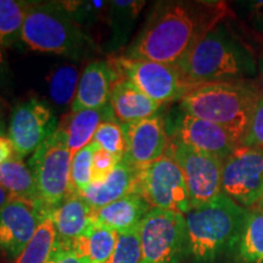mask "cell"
Here are the masks:
<instances>
[{
  "label": "cell",
  "mask_w": 263,
  "mask_h": 263,
  "mask_svg": "<svg viewBox=\"0 0 263 263\" xmlns=\"http://www.w3.org/2000/svg\"><path fill=\"white\" fill-rule=\"evenodd\" d=\"M228 14V6L222 2H160L123 55L178 66Z\"/></svg>",
  "instance_id": "obj_1"
},
{
  "label": "cell",
  "mask_w": 263,
  "mask_h": 263,
  "mask_svg": "<svg viewBox=\"0 0 263 263\" xmlns=\"http://www.w3.org/2000/svg\"><path fill=\"white\" fill-rule=\"evenodd\" d=\"M178 68L192 87L210 83H236L254 78L258 66L254 54L224 21L194 45Z\"/></svg>",
  "instance_id": "obj_2"
},
{
  "label": "cell",
  "mask_w": 263,
  "mask_h": 263,
  "mask_svg": "<svg viewBox=\"0 0 263 263\" xmlns=\"http://www.w3.org/2000/svg\"><path fill=\"white\" fill-rule=\"evenodd\" d=\"M248 211L224 194L184 215L186 257L192 263H216L233 254Z\"/></svg>",
  "instance_id": "obj_3"
},
{
  "label": "cell",
  "mask_w": 263,
  "mask_h": 263,
  "mask_svg": "<svg viewBox=\"0 0 263 263\" xmlns=\"http://www.w3.org/2000/svg\"><path fill=\"white\" fill-rule=\"evenodd\" d=\"M259 91L245 82L194 87L180 100V110L232 132L242 145Z\"/></svg>",
  "instance_id": "obj_4"
},
{
  "label": "cell",
  "mask_w": 263,
  "mask_h": 263,
  "mask_svg": "<svg viewBox=\"0 0 263 263\" xmlns=\"http://www.w3.org/2000/svg\"><path fill=\"white\" fill-rule=\"evenodd\" d=\"M21 41L34 51L52 52L73 60L85 58L95 47L93 38L68 14L62 3L31 4Z\"/></svg>",
  "instance_id": "obj_5"
},
{
  "label": "cell",
  "mask_w": 263,
  "mask_h": 263,
  "mask_svg": "<svg viewBox=\"0 0 263 263\" xmlns=\"http://www.w3.org/2000/svg\"><path fill=\"white\" fill-rule=\"evenodd\" d=\"M71 161L67 134L60 126L28 161L39 201L48 211L57 209L70 193Z\"/></svg>",
  "instance_id": "obj_6"
},
{
  "label": "cell",
  "mask_w": 263,
  "mask_h": 263,
  "mask_svg": "<svg viewBox=\"0 0 263 263\" xmlns=\"http://www.w3.org/2000/svg\"><path fill=\"white\" fill-rule=\"evenodd\" d=\"M141 263H180L186 257L184 215L153 209L139 226Z\"/></svg>",
  "instance_id": "obj_7"
},
{
  "label": "cell",
  "mask_w": 263,
  "mask_h": 263,
  "mask_svg": "<svg viewBox=\"0 0 263 263\" xmlns=\"http://www.w3.org/2000/svg\"><path fill=\"white\" fill-rule=\"evenodd\" d=\"M118 74L136 84L151 100L159 104L182 100L193 89L178 66L130 59L121 55L108 59Z\"/></svg>",
  "instance_id": "obj_8"
},
{
  "label": "cell",
  "mask_w": 263,
  "mask_h": 263,
  "mask_svg": "<svg viewBox=\"0 0 263 263\" xmlns=\"http://www.w3.org/2000/svg\"><path fill=\"white\" fill-rule=\"evenodd\" d=\"M137 193L151 209L185 215L190 210L188 186L182 170L172 157L164 155L139 168Z\"/></svg>",
  "instance_id": "obj_9"
},
{
  "label": "cell",
  "mask_w": 263,
  "mask_h": 263,
  "mask_svg": "<svg viewBox=\"0 0 263 263\" xmlns=\"http://www.w3.org/2000/svg\"><path fill=\"white\" fill-rule=\"evenodd\" d=\"M166 155L182 170L188 186L190 209L202 206L222 195V161L170 139Z\"/></svg>",
  "instance_id": "obj_10"
},
{
  "label": "cell",
  "mask_w": 263,
  "mask_h": 263,
  "mask_svg": "<svg viewBox=\"0 0 263 263\" xmlns=\"http://www.w3.org/2000/svg\"><path fill=\"white\" fill-rule=\"evenodd\" d=\"M58 116L50 105L38 98L21 101L14 107L8 127V138L16 154L32 156L59 129Z\"/></svg>",
  "instance_id": "obj_11"
},
{
  "label": "cell",
  "mask_w": 263,
  "mask_h": 263,
  "mask_svg": "<svg viewBox=\"0 0 263 263\" xmlns=\"http://www.w3.org/2000/svg\"><path fill=\"white\" fill-rule=\"evenodd\" d=\"M222 192L239 205L259 201L263 195V151L236 147L222 162Z\"/></svg>",
  "instance_id": "obj_12"
},
{
  "label": "cell",
  "mask_w": 263,
  "mask_h": 263,
  "mask_svg": "<svg viewBox=\"0 0 263 263\" xmlns=\"http://www.w3.org/2000/svg\"><path fill=\"white\" fill-rule=\"evenodd\" d=\"M170 139L185 144L200 153L224 161L241 144L227 128L183 112L166 122Z\"/></svg>",
  "instance_id": "obj_13"
},
{
  "label": "cell",
  "mask_w": 263,
  "mask_h": 263,
  "mask_svg": "<svg viewBox=\"0 0 263 263\" xmlns=\"http://www.w3.org/2000/svg\"><path fill=\"white\" fill-rule=\"evenodd\" d=\"M48 210L41 202L14 199L0 209V251L15 261L37 232Z\"/></svg>",
  "instance_id": "obj_14"
},
{
  "label": "cell",
  "mask_w": 263,
  "mask_h": 263,
  "mask_svg": "<svg viewBox=\"0 0 263 263\" xmlns=\"http://www.w3.org/2000/svg\"><path fill=\"white\" fill-rule=\"evenodd\" d=\"M122 126L127 141L123 160L132 166L140 168L155 162L166 154L170 137L166 121L160 115Z\"/></svg>",
  "instance_id": "obj_15"
},
{
  "label": "cell",
  "mask_w": 263,
  "mask_h": 263,
  "mask_svg": "<svg viewBox=\"0 0 263 263\" xmlns=\"http://www.w3.org/2000/svg\"><path fill=\"white\" fill-rule=\"evenodd\" d=\"M118 72L110 60H95L82 72L71 114L87 108H100L110 104L111 90Z\"/></svg>",
  "instance_id": "obj_16"
},
{
  "label": "cell",
  "mask_w": 263,
  "mask_h": 263,
  "mask_svg": "<svg viewBox=\"0 0 263 263\" xmlns=\"http://www.w3.org/2000/svg\"><path fill=\"white\" fill-rule=\"evenodd\" d=\"M110 105L121 124L136 123L155 116L161 107V104L151 100L136 84L120 74L112 85Z\"/></svg>",
  "instance_id": "obj_17"
},
{
  "label": "cell",
  "mask_w": 263,
  "mask_h": 263,
  "mask_svg": "<svg viewBox=\"0 0 263 263\" xmlns=\"http://www.w3.org/2000/svg\"><path fill=\"white\" fill-rule=\"evenodd\" d=\"M55 224L59 246L71 248L91 224L93 209L77 192H70L57 209L49 211Z\"/></svg>",
  "instance_id": "obj_18"
},
{
  "label": "cell",
  "mask_w": 263,
  "mask_h": 263,
  "mask_svg": "<svg viewBox=\"0 0 263 263\" xmlns=\"http://www.w3.org/2000/svg\"><path fill=\"white\" fill-rule=\"evenodd\" d=\"M151 210V206L140 194L132 193L93 211L91 223L106 227L121 234L139 228L144 217Z\"/></svg>",
  "instance_id": "obj_19"
},
{
  "label": "cell",
  "mask_w": 263,
  "mask_h": 263,
  "mask_svg": "<svg viewBox=\"0 0 263 263\" xmlns=\"http://www.w3.org/2000/svg\"><path fill=\"white\" fill-rule=\"evenodd\" d=\"M139 168L132 166L123 159L118 162L114 172L103 183L93 184L78 194L83 197L93 211L122 199L128 194L137 193Z\"/></svg>",
  "instance_id": "obj_20"
},
{
  "label": "cell",
  "mask_w": 263,
  "mask_h": 263,
  "mask_svg": "<svg viewBox=\"0 0 263 263\" xmlns=\"http://www.w3.org/2000/svg\"><path fill=\"white\" fill-rule=\"evenodd\" d=\"M116 121L111 105L100 108H87L71 114L65 124H60L67 134L68 147L72 155L93 143L98 128L105 122Z\"/></svg>",
  "instance_id": "obj_21"
},
{
  "label": "cell",
  "mask_w": 263,
  "mask_h": 263,
  "mask_svg": "<svg viewBox=\"0 0 263 263\" xmlns=\"http://www.w3.org/2000/svg\"><path fill=\"white\" fill-rule=\"evenodd\" d=\"M118 233L91 223L71 249L84 263H106L117 245Z\"/></svg>",
  "instance_id": "obj_22"
},
{
  "label": "cell",
  "mask_w": 263,
  "mask_h": 263,
  "mask_svg": "<svg viewBox=\"0 0 263 263\" xmlns=\"http://www.w3.org/2000/svg\"><path fill=\"white\" fill-rule=\"evenodd\" d=\"M144 4V2L136 0H115L108 3L106 17L111 29V38L107 42L108 51H115L124 45Z\"/></svg>",
  "instance_id": "obj_23"
},
{
  "label": "cell",
  "mask_w": 263,
  "mask_h": 263,
  "mask_svg": "<svg viewBox=\"0 0 263 263\" xmlns=\"http://www.w3.org/2000/svg\"><path fill=\"white\" fill-rule=\"evenodd\" d=\"M0 185L16 199L41 202L32 171L18 155L0 163Z\"/></svg>",
  "instance_id": "obj_24"
},
{
  "label": "cell",
  "mask_w": 263,
  "mask_h": 263,
  "mask_svg": "<svg viewBox=\"0 0 263 263\" xmlns=\"http://www.w3.org/2000/svg\"><path fill=\"white\" fill-rule=\"evenodd\" d=\"M233 254L240 263H263V210L248 212Z\"/></svg>",
  "instance_id": "obj_25"
},
{
  "label": "cell",
  "mask_w": 263,
  "mask_h": 263,
  "mask_svg": "<svg viewBox=\"0 0 263 263\" xmlns=\"http://www.w3.org/2000/svg\"><path fill=\"white\" fill-rule=\"evenodd\" d=\"M81 73L77 66L61 65L55 67L48 77V95L52 104L60 110L73 104L80 84Z\"/></svg>",
  "instance_id": "obj_26"
},
{
  "label": "cell",
  "mask_w": 263,
  "mask_h": 263,
  "mask_svg": "<svg viewBox=\"0 0 263 263\" xmlns=\"http://www.w3.org/2000/svg\"><path fill=\"white\" fill-rule=\"evenodd\" d=\"M58 235L49 211L43 217L37 232L15 263H47L57 248Z\"/></svg>",
  "instance_id": "obj_27"
},
{
  "label": "cell",
  "mask_w": 263,
  "mask_h": 263,
  "mask_svg": "<svg viewBox=\"0 0 263 263\" xmlns=\"http://www.w3.org/2000/svg\"><path fill=\"white\" fill-rule=\"evenodd\" d=\"M29 6L31 3L0 0V47H10L21 39Z\"/></svg>",
  "instance_id": "obj_28"
},
{
  "label": "cell",
  "mask_w": 263,
  "mask_h": 263,
  "mask_svg": "<svg viewBox=\"0 0 263 263\" xmlns=\"http://www.w3.org/2000/svg\"><path fill=\"white\" fill-rule=\"evenodd\" d=\"M99 146L91 143L72 155L70 192L80 193L91 184L93 157Z\"/></svg>",
  "instance_id": "obj_29"
},
{
  "label": "cell",
  "mask_w": 263,
  "mask_h": 263,
  "mask_svg": "<svg viewBox=\"0 0 263 263\" xmlns=\"http://www.w3.org/2000/svg\"><path fill=\"white\" fill-rule=\"evenodd\" d=\"M93 143L97 144L99 149L106 151L117 159L122 160L126 154L127 141L123 126L117 121L105 122L98 128L93 138Z\"/></svg>",
  "instance_id": "obj_30"
},
{
  "label": "cell",
  "mask_w": 263,
  "mask_h": 263,
  "mask_svg": "<svg viewBox=\"0 0 263 263\" xmlns=\"http://www.w3.org/2000/svg\"><path fill=\"white\" fill-rule=\"evenodd\" d=\"M106 263H141L139 228L118 234L116 248Z\"/></svg>",
  "instance_id": "obj_31"
},
{
  "label": "cell",
  "mask_w": 263,
  "mask_h": 263,
  "mask_svg": "<svg viewBox=\"0 0 263 263\" xmlns=\"http://www.w3.org/2000/svg\"><path fill=\"white\" fill-rule=\"evenodd\" d=\"M242 146L263 151V98L259 94Z\"/></svg>",
  "instance_id": "obj_32"
},
{
  "label": "cell",
  "mask_w": 263,
  "mask_h": 263,
  "mask_svg": "<svg viewBox=\"0 0 263 263\" xmlns=\"http://www.w3.org/2000/svg\"><path fill=\"white\" fill-rule=\"evenodd\" d=\"M120 159L111 155L106 151L98 149L93 157V171H91V183H103L105 179L114 172L120 162Z\"/></svg>",
  "instance_id": "obj_33"
},
{
  "label": "cell",
  "mask_w": 263,
  "mask_h": 263,
  "mask_svg": "<svg viewBox=\"0 0 263 263\" xmlns=\"http://www.w3.org/2000/svg\"><path fill=\"white\" fill-rule=\"evenodd\" d=\"M47 263H84L71 248L57 245Z\"/></svg>",
  "instance_id": "obj_34"
},
{
  "label": "cell",
  "mask_w": 263,
  "mask_h": 263,
  "mask_svg": "<svg viewBox=\"0 0 263 263\" xmlns=\"http://www.w3.org/2000/svg\"><path fill=\"white\" fill-rule=\"evenodd\" d=\"M15 155H17V154H16L9 138L6 136L0 137V163L5 162V161L10 160Z\"/></svg>",
  "instance_id": "obj_35"
},
{
  "label": "cell",
  "mask_w": 263,
  "mask_h": 263,
  "mask_svg": "<svg viewBox=\"0 0 263 263\" xmlns=\"http://www.w3.org/2000/svg\"><path fill=\"white\" fill-rule=\"evenodd\" d=\"M9 73L10 72H9L8 61H6L4 51H3L2 47H0V87H3V85L8 82Z\"/></svg>",
  "instance_id": "obj_36"
},
{
  "label": "cell",
  "mask_w": 263,
  "mask_h": 263,
  "mask_svg": "<svg viewBox=\"0 0 263 263\" xmlns=\"http://www.w3.org/2000/svg\"><path fill=\"white\" fill-rule=\"evenodd\" d=\"M250 14L254 16V18L259 25H263V2H252L249 3Z\"/></svg>",
  "instance_id": "obj_37"
},
{
  "label": "cell",
  "mask_w": 263,
  "mask_h": 263,
  "mask_svg": "<svg viewBox=\"0 0 263 263\" xmlns=\"http://www.w3.org/2000/svg\"><path fill=\"white\" fill-rule=\"evenodd\" d=\"M12 199H14V196H12L9 192H6V190L0 185V209H2L3 206H5L8 202L11 201Z\"/></svg>",
  "instance_id": "obj_38"
},
{
  "label": "cell",
  "mask_w": 263,
  "mask_h": 263,
  "mask_svg": "<svg viewBox=\"0 0 263 263\" xmlns=\"http://www.w3.org/2000/svg\"><path fill=\"white\" fill-rule=\"evenodd\" d=\"M258 83H259V94L263 98V54H261L258 61Z\"/></svg>",
  "instance_id": "obj_39"
},
{
  "label": "cell",
  "mask_w": 263,
  "mask_h": 263,
  "mask_svg": "<svg viewBox=\"0 0 263 263\" xmlns=\"http://www.w3.org/2000/svg\"><path fill=\"white\" fill-rule=\"evenodd\" d=\"M6 132V123H5V117H4V111L0 107V137H5Z\"/></svg>",
  "instance_id": "obj_40"
},
{
  "label": "cell",
  "mask_w": 263,
  "mask_h": 263,
  "mask_svg": "<svg viewBox=\"0 0 263 263\" xmlns=\"http://www.w3.org/2000/svg\"><path fill=\"white\" fill-rule=\"evenodd\" d=\"M259 202H261V209L263 210V195H262V197H261V200H259Z\"/></svg>",
  "instance_id": "obj_41"
}]
</instances>
